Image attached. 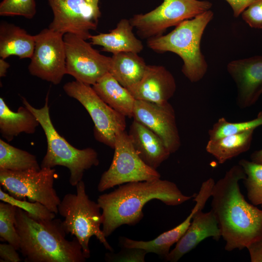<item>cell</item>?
Wrapping results in <instances>:
<instances>
[{
	"label": "cell",
	"instance_id": "obj_34",
	"mask_svg": "<svg viewBox=\"0 0 262 262\" xmlns=\"http://www.w3.org/2000/svg\"><path fill=\"white\" fill-rule=\"evenodd\" d=\"M15 247L8 243L0 244V262H19L21 261Z\"/></svg>",
	"mask_w": 262,
	"mask_h": 262
},
{
	"label": "cell",
	"instance_id": "obj_21",
	"mask_svg": "<svg viewBox=\"0 0 262 262\" xmlns=\"http://www.w3.org/2000/svg\"><path fill=\"white\" fill-rule=\"evenodd\" d=\"M35 46V35L13 24L1 21L0 24V57L14 55L20 59L30 58Z\"/></svg>",
	"mask_w": 262,
	"mask_h": 262
},
{
	"label": "cell",
	"instance_id": "obj_10",
	"mask_svg": "<svg viewBox=\"0 0 262 262\" xmlns=\"http://www.w3.org/2000/svg\"><path fill=\"white\" fill-rule=\"evenodd\" d=\"M114 149L111 164L98 183L99 192L130 182L161 178L158 171L147 165L137 155L125 131L117 135Z\"/></svg>",
	"mask_w": 262,
	"mask_h": 262
},
{
	"label": "cell",
	"instance_id": "obj_9",
	"mask_svg": "<svg viewBox=\"0 0 262 262\" xmlns=\"http://www.w3.org/2000/svg\"><path fill=\"white\" fill-rule=\"evenodd\" d=\"M212 3L208 0H164L152 11L134 15L129 20L143 39L163 35L169 27L192 19L210 10Z\"/></svg>",
	"mask_w": 262,
	"mask_h": 262
},
{
	"label": "cell",
	"instance_id": "obj_4",
	"mask_svg": "<svg viewBox=\"0 0 262 262\" xmlns=\"http://www.w3.org/2000/svg\"><path fill=\"white\" fill-rule=\"evenodd\" d=\"M213 15L209 10L185 20L169 33L148 39L147 46L157 53L169 51L179 55L183 61L181 71L185 77L191 82H199L208 70V64L201 50V40Z\"/></svg>",
	"mask_w": 262,
	"mask_h": 262
},
{
	"label": "cell",
	"instance_id": "obj_35",
	"mask_svg": "<svg viewBox=\"0 0 262 262\" xmlns=\"http://www.w3.org/2000/svg\"><path fill=\"white\" fill-rule=\"evenodd\" d=\"M231 7L233 15L238 17L250 5L262 0H225Z\"/></svg>",
	"mask_w": 262,
	"mask_h": 262
},
{
	"label": "cell",
	"instance_id": "obj_20",
	"mask_svg": "<svg viewBox=\"0 0 262 262\" xmlns=\"http://www.w3.org/2000/svg\"><path fill=\"white\" fill-rule=\"evenodd\" d=\"M130 20L122 19L115 28L107 33L91 35V44L102 47V50L113 54L122 52L140 53L144 49L142 42L134 35Z\"/></svg>",
	"mask_w": 262,
	"mask_h": 262
},
{
	"label": "cell",
	"instance_id": "obj_40",
	"mask_svg": "<svg viewBox=\"0 0 262 262\" xmlns=\"http://www.w3.org/2000/svg\"><path fill=\"white\" fill-rule=\"evenodd\" d=\"M262 94V89H261V90L260 91V95H261Z\"/></svg>",
	"mask_w": 262,
	"mask_h": 262
},
{
	"label": "cell",
	"instance_id": "obj_31",
	"mask_svg": "<svg viewBox=\"0 0 262 262\" xmlns=\"http://www.w3.org/2000/svg\"><path fill=\"white\" fill-rule=\"evenodd\" d=\"M36 12L35 0H3L0 3L1 16H22L32 18Z\"/></svg>",
	"mask_w": 262,
	"mask_h": 262
},
{
	"label": "cell",
	"instance_id": "obj_17",
	"mask_svg": "<svg viewBox=\"0 0 262 262\" xmlns=\"http://www.w3.org/2000/svg\"><path fill=\"white\" fill-rule=\"evenodd\" d=\"M210 195L204 190L198 192L194 197L196 205L190 214L180 224L165 231L153 240L144 241L134 240L125 237L119 238V244L122 247H134L144 249L147 253H153L164 259L170 252L172 246L177 243L184 235L191 224L195 213L198 210H202Z\"/></svg>",
	"mask_w": 262,
	"mask_h": 262
},
{
	"label": "cell",
	"instance_id": "obj_6",
	"mask_svg": "<svg viewBox=\"0 0 262 262\" xmlns=\"http://www.w3.org/2000/svg\"><path fill=\"white\" fill-rule=\"evenodd\" d=\"M76 193L66 194L58 206V213L64 218L62 226L66 234L75 236L85 257H90V239L95 236L106 249L114 252L102 229V213L98 203L89 199L82 180L76 185Z\"/></svg>",
	"mask_w": 262,
	"mask_h": 262
},
{
	"label": "cell",
	"instance_id": "obj_5",
	"mask_svg": "<svg viewBox=\"0 0 262 262\" xmlns=\"http://www.w3.org/2000/svg\"><path fill=\"white\" fill-rule=\"evenodd\" d=\"M49 93L43 107L36 109L22 97L24 106L36 116L45 132L47 141V150L41 164V168H53L63 166L70 172L69 182L76 186L82 180L84 172L98 166L99 160L97 151L92 148L78 149L61 136L54 128L49 115Z\"/></svg>",
	"mask_w": 262,
	"mask_h": 262
},
{
	"label": "cell",
	"instance_id": "obj_25",
	"mask_svg": "<svg viewBox=\"0 0 262 262\" xmlns=\"http://www.w3.org/2000/svg\"><path fill=\"white\" fill-rule=\"evenodd\" d=\"M254 130L209 139L206 150L220 164L247 151L250 148Z\"/></svg>",
	"mask_w": 262,
	"mask_h": 262
},
{
	"label": "cell",
	"instance_id": "obj_29",
	"mask_svg": "<svg viewBox=\"0 0 262 262\" xmlns=\"http://www.w3.org/2000/svg\"><path fill=\"white\" fill-rule=\"evenodd\" d=\"M16 208L9 203L0 202V237L19 250L20 238L15 227Z\"/></svg>",
	"mask_w": 262,
	"mask_h": 262
},
{
	"label": "cell",
	"instance_id": "obj_26",
	"mask_svg": "<svg viewBox=\"0 0 262 262\" xmlns=\"http://www.w3.org/2000/svg\"><path fill=\"white\" fill-rule=\"evenodd\" d=\"M40 169L35 155L0 139V169L24 171Z\"/></svg>",
	"mask_w": 262,
	"mask_h": 262
},
{
	"label": "cell",
	"instance_id": "obj_38",
	"mask_svg": "<svg viewBox=\"0 0 262 262\" xmlns=\"http://www.w3.org/2000/svg\"><path fill=\"white\" fill-rule=\"evenodd\" d=\"M251 161L262 164V148L256 150L250 156Z\"/></svg>",
	"mask_w": 262,
	"mask_h": 262
},
{
	"label": "cell",
	"instance_id": "obj_16",
	"mask_svg": "<svg viewBox=\"0 0 262 262\" xmlns=\"http://www.w3.org/2000/svg\"><path fill=\"white\" fill-rule=\"evenodd\" d=\"M127 89L135 100L162 104L168 102L174 96L176 83L173 75L165 67L147 65L140 81Z\"/></svg>",
	"mask_w": 262,
	"mask_h": 262
},
{
	"label": "cell",
	"instance_id": "obj_23",
	"mask_svg": "<svg viewBox=\"0 0 262 262\" xmlns=\"http://www.w3.org/2000/svg\"><path fill=\"white\" fill-rule=\"evenodd\" d=\"M39 122L34 114L25 106L17 112L12 111L2 98H0V132L7 141L22 132L33 134Z\"/></svg>",
	"mask_w": 262,
	"mask_h": 262
},
{
	"label": "cell",
	"instance_id": "obj_3",
	"mask_svg": "<svg viewBox=\"0 0 262 262\" xmlns=\"http://www.w3.org/2000/svg\"><path fill=\"white\" fill-rule=\"evenodd\" d=\"M15 227L19 250L27 262H84L81 245L75 237L66 239L60 219L35 220L17 208Z\"/></svg>",
	"mask_w": 262,
	"mask_h": 262
},
{
	"label": "cell",
	"instance_id": "obj_36",
	"mask_svg": "<svg viewBox=\"0 0 262 262\" xmlns=\"http://www.w3.org/2000/svg\"><path fill=\"white\" fill-rule=\"evenodd\" d=\"M246 248L251 262H262V238L252 242Z\"/></svg>",
	"mask_w": 262,
	"mask_h": 262
},
{
	"label": "cell",
	"instance_id": "obj_33",
	"mask_svg": "<svg viewBox=\"0 0 262 262\" xmlns=\"http://www.w3.org/2000/svg\"><path fill=\"white\" fill-rule=\"evenodd\" d=\"M241 15L243 20L251 28L262 29V1L250 5Z\"/></svg>",
	"mask_w": 262,
	"mask_h": 262
},
{
	"label": "cell",
	"instance_id": "obj_13",
	"mask_svg": "<svg viewBox=\"0 0 262 262\" xmlns=\"http://www.w3.org/2000/svg\"><path fill=\"white\" fill-rule=\"evenodd\" d=\"M53 18L49 28L65 34L71 33L89 39L91 30L97 28L100 12L86 0H47Z\"/></svg>",
	"mask_w": 262,
	"mask_h": 262
},
{
	"label": "cell",
	"instance_id": "obj_30",
	"mask_svg": "<svg viewBox=\"0 0 262 262\" xmlns=\"http://www.w3.org/2000/svg\"><path fill=\"white\" fill-rule=\"evenodd\" d=\"M1 201L8 203L26 212L28 215L35 220H51L55 218V213L47 207L38 202L27 201L14 197L0 188Z\"/></svg>",
	"mask_w": 262,
	"mask_h": 262
},
{
	"label": "cell",
	"instance_id": "obj_22",
	"mask_svg": "<svg viewBox=\"0 0 262 262\" xmlns=\"http://www.w3.org/2000/svg\"><path fill=\"white\" fill-rule=\"evenodd\" d=\"M92 88L113 109L126 117H132L135 98L109 72L99 79Z\"/></svg>",
	"mask_w": 262,
	"mask_h": 262
},
{
	"label": "cell",
	"instance_id": "obj_18",
	"mask_svg": "<svg viewBox=\"0 0 262 262\" xmlns=\"http://www.w3.org/2000/svg\"><path fill=\"white\" fill-rule=\"evenodd\" d=\"M212 237L216 241L221 237L220 229L213 212L198 210L194 214L187 230L170 251L166 261L177 262L185 254L194 249L204 239Z\"/></svg>",
	"mask_w": 262,
	"mask_h": 262
},
{
	"label": "cell",
	"instance_id": "obj_28",
	"mask_svg": "<svg viewBox=\"0 0 262 262\" xmlns=\"http://www.w3.org/2000/svg\"><path fill=\"white\" fill-rule=\"evenodd\" d=\"M262 125V111L252 120L231 122L224 117L218 119L208 131L209 139H215L226 136L238 134L250 130H255Z\"/></svg>",
	"mask_w": 262,
	"mask_h": 262
},
{
	"label": "cell",
	"instance_id": "obj_39",
	"mask_svg": "<svg viewBox=\"0 0 262 262\" xmlns=\"http://www.w3.org/2000/svg\"><path fill=\"white\" fill-rule=\"evenodd\" d=\"M99 0H86V1L91 4L97 11L100 12L98 7V2Z\"/></svg>",
	"mask_w": 262,
	"mask_h": 262
},
{
	"label": "cell",
	"instance_id": "obj_32",
	"mask_svg": "<svg viewBox=\"0 0 262 262\" xmlns=\"http://www.w3.org/2000/svg\"><path fill=\"white\" fill-rule=\"evenodd\" d=\"M147 254L145 250L141 248L122 247L118 253H106L105 260L110 262H144Z\"/></svg>",
	"mask_w": 262,
	"mask_h": 262
},
{
	"label": "cell",
	"instance_id": "obj_12",
	"mask_svg": "<svg viewBox=\"0 0 262 262\" xmlns=\"http://www.w3.org/2000/svg\"><path fill=\"white\" fill-rule=\"evenodd\" d=\"M66 74L76 81L94 85L109 72L111 57L100 53L91 44L71 33L64 35Z\"/></svg>",
	"mask_w": 262,
	"mask_h": 262
},
{
	"label": "cell",
	"instance_id": "obj_15",
	"mask_svg": "<svg viewBox=\"0 0 262 262\" xmlns=\"http://www.w3.org/2000/svg\"><path fill=\"white\" fill-rule=\"evenodd\" d=\"M228 73L237 87V104L240 108L252 106L258 99L262 88V56L230 61Z\"/></svg>",
	"mask_w": 262,
	"mask_h": 262
},
{
	"label": "cell",
	"instance_id": "obj_24",
	"mask_svg": "<svg viewBox=\"0 0 262 262\" xmlns=\"http://www.w3.org/2000/svg\"><path fill=\"white\" fill-rule=\"evenodd\" d=\"M147 66L138 53L122 52L113 54L109 72L121 85L128 88L140 81Z\"/></svg>",
	"mask_w": 262,
	"mask_h": 262
},
{
	"label": "cell",
	"instance_id": "obj_19",
	"mask_svg": "<svg viewBox=\"0 0 262 262\" xmlns=\"http://www.w3.org/2000/svg\"><path fill=\"white\" fill-rule=\"evenodd\" d=\"M128 135L137 155L153 169L157 170L171 154L158 135L135 120L130 127Z\"/></svg>",
	"mask_w": 262,
	"mask_h": 262
},
{
	"label": "cell",
	"instance_id": "obj_11",
	"mask_svg": "<svg viewBox=\"0 0 262 262\" xmlns=\"http://www.w3.org/2000/svg\"><path fill=\"white\" fill-rule=\"evenodd\" d=\"M28 66L29 73L57 85L66 74L64 34L48 28L35 35V46Z\"/></svg>",
	"mask_w": 262,
	"mask_h": 262
},
{
	"label": "cell",
	"instance_id": "obj_14",
	"mask_svg": "<svg viewBox=\"0 0 262 262\" xmlns=\"http://www.w3.org/2000/svg\"><path fill=\"white\" fill-rule=\"evenodd\" d=\"M132 117L153 131L171 153L181 145L174 109L169 102L162 104L135 100Z\"/></svg>",
	"mask_w": 262,
	"mask_h": 262
},
{
	"label": "cell",
	"instance_id": "obj_27",
	"mask_svg": "<svg viewBox=\"0 0 262 262\" xmlns=\"http://www.w3.org/2000/svg\"><path fill=\"white\" fill-rule=\"evenodd\" d=\"M246 178L244 182L247 191V196L255 206L262 207V164L246 159L239 161Z\"/></svg>",
	"mask_w": 262,
	"mask_h": 262
},
{
	"label": "cell",
	"instance_id": "obj_37",
	"mask_svg": "<svg viewBox=\"0 0 262 262\" xmlns=\"http://www.w3.org/2000/svg\"><path fill=\"white\" fill-rule=\"evenodd\" d=\"M10 67V64L7 63L5 59H0V77H3L6 76L8 68Z\"/></svg>",
	"mask_w": 262,
	"mask_h": 262
},
{
	"label": "cell",
	"instance_id": "obj_1",
	"mask_svg": "<svg viewBox=\"0 0 262 262\" xmlns=\"http://www.w3.org/2000/svg\"><path fill=\"white\" fill-rule=\"evenodd\" d=\"M246 178L242 167L235 165L215 182L212 191L211 210L228 251L242 250L262 238V210L248 203L240 189L239 181Z\"/></svg>",
	"mask_w": 262,
	"mask_h": 262
},
{
	"label": "cell",
	"instance_id": "obj_7",
	"mask_svg": "<svg viewBox=\"0 0 262 262\" xmlns=\"http://www.w3.org/2000/svg\"><path fill=\"white\" fill-rule=\"evenodd\" d=\"M63 89L89 113L94 124L95 139L114 149L117 135L125 131L126 116L105 103L90 85L75 81L66 82Z\"/></svg>",
	"mask_w": 262,
	"mask_h": 262
},
{
	"label": "cell",
	"instance_id": "obj_8",
	"mask_svg": "<svg viewBox=\"0 0 262 262\" xmlns=\"http://www.w3.org/2000/svg\"><path fill=\"white\" fill-rule=\"evenodd\" d=\"M55 176L53 168L24 171L0 169V183L14 197L40 202L57 214L61 200L54 188Z\"/></svg>",
	"mask_w": 262,
	"mask_h": 262
},
{
	"label": "cell",
	"instance_id": "obj_2",
	"mask_svg": "<svg viewBox=\"0 0 262 262\" xmlns=\"http://www.w3.org/2000/svg\"><path fill=\"white\" fill-rule=\"evenodd\" d=\"M195 196H186L175 183L161 179L125 183L97 199L102 210V230L107 238L122 225H136L144 217V206L151 200L175 206Z\"/></svg>",
	"mask_w": 262,
	"mask_h": 262
}]
</instances>
